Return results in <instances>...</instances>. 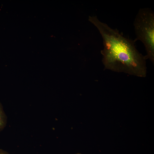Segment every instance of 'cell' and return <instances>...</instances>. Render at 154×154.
I'll return each instance as SVG.
<instances>
[{"label": "cell", "mask_w": 154, "mask_h": 154, "mask_svg": "<svg viewBox=\"0 0 154 154\" xmlns=\"http://www.w3.org/2000/svg\"><path fill=\"white\" fill-rule=\"evenodd\" d=\"M88 20L97 27L103 38L104 48L101 53L105 69L138 77L146 76V59L136 48L134 40L100 21L96 16H90Z\"/></svg>", "instance_id": "cell-1"}, {"label": "cell", "mask_w": 154, "mask_h": 154, "mask_svg": "<svg viewBox=\"0 0 154 154\" xmlns=\"http://www.w3.org/2000/svg\"><path fill=\"white\" fill-rule=\"evenodd\" d=\"M133 25L137 40L143 44L146 52V59L154 62V13L150 8L140 9L136 15Z\"/></svg>", "instance_id": "cell-2"}, {"label": "cell", "mask_w": 154, "mask_h": 154, "mask_svg": "<svg viewBox=\"0 0 154 154\" xmlns=\"http://www.w3.org/2000/svg\"><path fill=\"white\" fill-rule=\"evenodd\" d=\"M7 123V116L4 111L2 105L0 102V132L5 128Z\"/></svg>", "instance_id": "cell-3"}, {"label": "cell", "mask_w": 154, "mask_h": 154, "mask_svg": "<svg viewBox=\"0 0 154 154\" xmlns=\"http://www.w3.org/2000/svg\"><path fill=\"white\" fill-rule=\"evenodd\" d=\"M0 154H9L7 152L3 150L0 149Z\"/></svg>", "instance_id": "cell-4"}, {"label": "cell", "mask_w": 154, "mask_h": 154, "mask_svg": "<svg viewBox=\"0 0 154 154\" xmlns=\"http://www.w3.org/2000/svg\"><path fill=\"white\" fill-rule=\"evenodd\" d=\"M76 154H82L80 153H77Z\"/></svg>", "instance_id": "cell-5"}]
</instances>
